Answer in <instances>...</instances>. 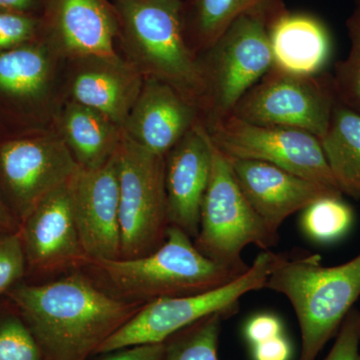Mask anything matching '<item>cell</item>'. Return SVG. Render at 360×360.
<instances>
[{
	"instance_id": "obj_1",
	"label": "cell",
	"mask_w": 360,
	"mask_h": 360,
	"mask_svg": "<svg viewBox=\"0 0 360 360\" xmlns=\"http://www.w3.org/2000/svg\"><path fill=\"white\" fill-rule=\"evenodd\" d=\"M6 295L37 338L44 360H89L144 305L115 297L82 270L51 283H16Z\"/></svg>"
},
{
	"instance_id": "obj_2",
	"label": "cell",
	"mask_w": 360,
	"mask_h": 360,
	"mask_svg": "<svg viewBox=\"0 0 360 360\" xmlns=\"http://www.w3.org/2000/svg\"><path fill=\"white\" fill-rule=\"evenodd\" d=\"M84 269L103 290L142 304L160 298L200 295L243 276L248 269L217 264L205 257L193 239L169 225L165 243L146 257L90 260Z\"/></svg>"
},
{
	"instance_id": "obj_3",
	"label": "cell",
	"mask_w": 360,
	"mask_h": 360,
	"mask_svg": "<svg viewBox=\"0 0 360 360\" xmlns=\"http://www.w3.org/2000/svg\"><path fill=\"white\" fill-rule=\"evenodd\" d=\"M265 288L285 296L295 309L302 333L298 360H315L360 297V253L335 266H324L321 255L307 250L278 253Z\"/></svg>"
},
{
	"instance_id": "obj_4",
	"label": "cell",
	"mask_w": 360,
	"mask_h": 360,
	"mask_svg": "<svg viewBox=\"0 0 360 360\" xmlns=\"http://www.w3.org/2000/svg\"><path fill=\"white\" fill-rule=\"evenodd\" d=\"M118 22L120 56L146 77L174 87L200 110L198 60L184 37V0H110Z\"/></svg>"
},
{
	"instance_id": "obj_5",
	"label": "cell",
	"mask_w": 360,
	"mask_h": 360,
	"mask_svg": "<svg viewBox=\"0 0 360 360\" xmlns=\"http://www.w3.org/2000/svg\"><path fill=\"white\" fill-rule=\"evenodd\" d=\"M285 11L243 14L196 56L203 85L200 122L206 129L231 116L246 92L271 70L269 26Z\"/></svg>"
},
{
	"instance_id": "obj_6",
	"label": "cell",
	"mask_w": 360,
	"mask_h": 360,
	"mask_svg": "<svg viewBox=\"0 0 360 360\" xmlns=\"http://www.w3.org/2000/svg\"><path fill=\"white\" fill-rule=\"evenodd\" d=\"M278 253L264 250L250 269L224 286L200 295L160 298L146 303L97 349L96 354L135 345H158L175 333L214 314L227 319L239 310V300L265 288Z\"/></svg>"
},
{
	"instance_id": "obj_7",
	"label": "cell",
	"mask_w": 360,
	"mask_h": 360,
	"mask_svg": "<svg viewBox=\"0 0 360 360\" xmlns=\"http://www.w3.org/2000/svg\"><path fill=\"white\" fill-rule=\"evenodd\" d=\"M65 65L42 39L0 51V118L13 135L54 129L65 103Z\"/></svg>"
},
{
	"instance_id": "obj_8",
	"label": "cell",
	"mask_w": 360,
	"mask_h": 360,
	"mask_svg": "<svg viewBox=\"0 0 360 360\" xmlns=\"http://www.w3.org/2000/svg\"><path fill=\"white\" fill-rule=\"evenodd\" d=\"M212 143L210 181L200 210L196 248L217 264L248 269L243 258L246 246L270 250L278 245L279 232L272 231L251 206L227 160Z\"/></svg>"
},
{
	"instance_id": "obj_9",
	"label": "cell",
	"mask_w": 360,
	"mask_h": 360,
	"mask_svg": "<svg viewBox=\"0 0 360 360\" xmlns=\"http://www.w3.org/2000/svg\"><path fill=\"white\" fill-rule=\"evenodd\" d=\"M120 258L146 257L165 240L168 224L165 156L124 134L117 150Z\"/></svg>"
},
{
	"instance_id": "obj_10",
	"label": "cell",
	"mask_w": 360,
	"mask_h": 360,
	"mask_svg": "<svg viewBox=\"0 0 360 360\" xmlns=\"http://www.w3.org/2000/svg\"><path fill=\"white\" fill-rule=\"evenodd\" d=\"M336 103L333 73L295 75L272 66L238 101L231 115L262 127L303 130L321 139Z\"/></svg>"
},
{
	"instance_id": "obj_11",
	"label": "cell",
	"mask_w": 360,
	"mask_h": 360,
	"mask_svg": "<svg viewBox=\"0 0 360 360\" xmlns=\"http://www.w3.org/2000/svg\"><path fill=\"white\" fill-rule=\"evenodd\" d=\"M79 169L56 129L0 139V195L20 224Z\"/></svg>"
},
{
	"instance_id": "obj_12",
	"label": "cell",
	"mask_w": 360,
	"mask_h": 360,
	"mask_svg": "<svg viewBox=\"0 0 360 360\" xmlns=\"http://www.w3.org/2000/svg\"><path fill=\"white\" fill-rule=\"evenodd\" d=\"M206 130L225 155L264 161L340 191L321 141L309 132L252 124L233 115Z\"/></svg>"
},
{
	"instance_id": "obj_13",
	"label": "cell",
	"mask_w": 360,
	"mask_h": 360,
	"mask_svg": "<svg viewBox=\"0 0 360 360\" xmlns=\"http://www.w3.org/2000/svg\"><path fill=\"white\" fill-rule=\"evenodd\" d=\"M71 180L47 195L20 224L26 269L40 276L82 270L89 262L75 224Z\"/></svg>"
},
{
	"instance_id": "obj_14",
	"label": "cell",
	"mask_w": 360,
	"mask_h": 360,
	"mask_svg": "<svg viewBox=\"0 0 360 360\" xmlns=\"http://www.w3.org/2000/svg\"><path fill=\"white\" fill-rule=\"evenodd\" d=\"M70 186L75 224L89 262L120 258L117 151L101 167L80 168Z\"/></svg>"
},
{
	"instance_id": "obj_15",
	"label": "cell",
	"mask_w": 360,
	"mask_h": 360,
	"mask_svg": "<svg viewBox=\"0 0 360 360\" xmlns=\"http://www.w3.org/2000/svg\"><path fill=\"white\" fill-rule=\"evenodd\" d=\"M41 20V39L61 58L120 56L110 0H46Z\"/></svg>"
},
{
	"instance_id": "obj_16",
	"label": "cell",
	"mask_w": 360,
	"mask_h": 360,
	"mask_svg": "<svg viewBox=\"0 0 360 360\" xmlns=\"http://www.w3.org/2000/svg\"><path fill=\"white\" fill-rule=\"evenodd\" d=\"M143 77L120 56L65 59V101L82 104L123 127Z\"/></svg>"
},
{
	"instance_id": "obj_17",
	"label": "cell",
	"mask_w": 360,
	"mask_h": 360,
	"mask_svg": "<svg viewBox=\"0 0 360 360\" xmlns=\"http://www.w3.org/2000/svg\"><path fill=\"white\" fill-rule=\"evenodd\" d=\"M212 163V139L200 120L165 156L168 224L193 239L200 231L201 205Z\"/></svg>"
},
{
	"instance_id": "obj_18",
	"label": "cell",
	"mask_w": 360,
	"mask_h": 360,
	"mask_svg": "<svg viewBox=\"0 0 360 360\" xmlns=\"http://www.w3.org/2000/svg\"><path fill=\"white\" fill-rule=\"evenodd\" d=\"M225 156L251 206L265 224L276 232H279L288 217L302 212L319 198L342 194L338 189L264 161Z\"/></svg>"
},
{
	"instance_id": "obj_19",
	"label": "cell",
	"mask_w": 360,
	"mask_h": 360,
	"mask_svg": "<svg viewBox=\"0 0 360 360\" xmlns=\"http://www.w3.org/2000/svg\"><path fill=\"white\" fill-rule=\"evenodd\" d=\"M200 120L198 106L174 87L146 77L122 129L135 143L165 156Z\"/></svg>"
},
{
	"instance_id": "obj_20",
	"label": "cell",
	"mask_w": 360,
	"mask_h": 360,
	"mask_svg": "<svg viewBox=\"0 0 360 360\" xmlns=\"http://www.w3.org/2000/svg\"><path fill=\"white\" fill-rule=\"evenodd\" d=\"M269 37L274 66L286 72L319 75L333 56L330 32L312 14L286 9L270 23Z\"/></svg>"
},
{
	"instance_id": "obj_21",
	"label": "cell",
	"mask_w": 360,
	"mask_h": 360,
	"mask_svg": "<svg viewBox=\"0 0 360 360\" xmlns=\"http://www.w3.org/2000/svg\"><path fill=\"white\" fill-rule=\"evenodd\" d=\"M54 129L82 169H94L115 155L124 131L110 118L86 106L65 101Z\"/></svg>"
},
{
	"instance_id": "obj_22",
	"label": "cell",
	"mask_w": 360,
	"mask_h": 360,
	"mask_svg": "<svg viewBox=\"0 0 360 360\" xmlns=\"http://www.w3.org/2000/svg\"><path fill=\"white\" fill-rule=\"evenodd\" d=\"M285 9L283 0H184V37L196 56L243 14L262 11L281 13Z\"/></svg>"
},
{
	"instance_id": "obj_23",
	"label": "cell",
	"mask_w": 360,
	"mask_h": 360,
	"mask_svg": "<svg viewBox=\"0 0 360 360\" xmlns=\"http://www.w3.org/2000/svg\"><path fill=\"white\" fill-rule=\"evenodd\" d=\"M340 193L360 200V115L338 101L328 131L321 139Z\"/></svg>"
},
{
	"instance_id": "obj_24",
	"label": "cell",
	"mask_w": 360,
	"mask_h": 360,
	"mask_svg": "<svg viewBox=\"0 0 360 360\" xmlns=\"http://www.w3.org/2000/svg\"><path fill=\"white\" fill-rule=\"evenodd\" d=\"M355 214L342 194H328L302 210V231L310 239L323 245L336 243L349 233Z\"/></svg>"
},
{
	"instance_id": "obj_25",
	"label": "cell",
	"mask_w": 360,
	"mask_h": 360,
	"mask_svg": "<svg viewBox=\"0 0 360 360\" xmlns=\"http://www.w3.org/2000/svg\"><path fill=\"white\" fill-rule=\"evenodd\" d=\"M225 319L224 314H212L175 333L165 341L163 360H219V335Z\"/></svg>"
},
{
	"instance_id": "obj_26",
	"label": "cell",
	"mask_w": 360,
	"mask_h": 360,
	"mask_svg": "<svg viewBox=\"0 0 360 360\" xmlns=\"http://www.w3.org/2000/svg\"><path fill=\"white\" fill-rule=\"evenodd\" d=\"M350 49L338 61L333 73L338 101L360 115V7H354L347 20Z\"/></svg>"
},
{
	"instance_id": "obj_27",
	"label": "cell",
	"mask_w": 360,
	"mask_h": 360,
	"mask_svg": "<svg viewBox=\"0 0 360 360\" xmlns=\"http://www.w3.org/2000/svg\"><path fill=\"white\" fill-rule=\"evenodd\" d=\"M0 360H44L37 338L18 311L0 314Z\"/></svg>"
},
{
	"instance_id": "obj_28",
	"label": "cell",
	"mask_w": 360,
	"mask_h": 360,
	"mask_svg": "<svg viewBox=\"0 0 360 360\" xmlns=\"http://www.w3.org/2000/svg\"><path fill=\"white\" fill-rule=\"evenodd\" d=\"M41 37V16L0 9V51L37 41Z\"/></svg>"
},
{
	"instance_id": "obj_29",
	"label": "cell",
	"mask_w": 360,
	"mask_h": 360,
	"mask_svg": "<svg viewBox=\"0 0 360 360\" xmlns=\"http://www.w3.org/2000/svg\"><path fill=\"white\" fill-rule=\"evenodd\" d=\"M26 271L20 231L0 232V295L18 283Z\"/></svg>"
},
{
	"instance_id": "obj_30",
	"label": "cell",
	"mask_w": 360,
	"mask_h": 360,
	"mask_svg": "<svg viewBox=\"0 0 360 360\" xmlns=\"http://www.w3.org/2000/svg\"><path fill=\"white\" fill-rule=\"evenodd\" d=\"M360 310L354 307L347 315L330 352L324 360H360Z\"/></svg>"
},
{
	"instance_id": "obj_31",
	"label": "cell",
	"mask_w": 360,
	"mask_h": 360,
	"mask_svg": "<svg viewBox=\"0 0 360 360\" xmlns=\"http://www.w3.org/2000/svg\"><path fill=\"white\" fill-rule=\"evenodd\" d=\"M283 326L278 317L269 314L255 315L245 328V340L251 347L257 343L283 335Z\"/></svg>"
},
{
	"instance_id": "obj_32",
	"label": "cell",
	"mask_w": 360,
	"mask_h": 360,
	"mask_svg": "<svg viewBox=\"0 0 360 360\" xmlns=\"http://www.w3.org/2000/svg\"><path fill=\"white\" fill-rule=\"evenodd\" d=\"M165 342L158 345H135L96 354L94 360H163Z\"/></svg>"
},
{
	"instance_id": "obj_33",
	"label": "cell",
	"mask_w": 360,
	"mask_h": 360,
	"mask_svg": "<svg viewBox=\"0 0 360 360\" xmlns=\"http://www.w3.org/2000/svg\"><path fill=\"white\" fill-rule=\"evenodd\" d=\"M253 360H290L292 348L283 335L252 345Z\"/></svg>"
},
{
	"instance_id": "obj_34",
	"label": "cell",
	"mask_w": 360,
	"mask_h": 360,
	"mask_svg": "<svg viewBox=\"0 0 360 360\" xmlns=\"http://www.w3.org/2000/svg\"><path fill=\"white\" fill-rule=\"evenodd\" d=\"M46 0H0V9L41 16Z\"/></svg>"
},
{
	"instance_id": "obj_35",
	"label": "cell",
	"mask_w": 360,
	"mask_h": 360,
	"mask_svg": "<svg viewBox=\"0 0 360 360\" xmlns=\"http://www.w3.org/2000/svg\"><path fill=\"white\" fill-rule=\"evenodd\" d=\"M20 229V222L13 217L0 195V232H15Z\"/></svg>"
},
{
	"instance_id": "obj_36",
	"label": "cell",
	"mask_w": 360,
	"mask_h": 360,
	"mask_svg": "<svg viewBox=\"0 0 360 360\" xmlns=\"http://www.w3.org/2000/svg\"><path fill=\"white\" fill-rule=\"evenodd\" d=\"M355 7H360V0H354Z\"/></svg>"
}]
</instances>
